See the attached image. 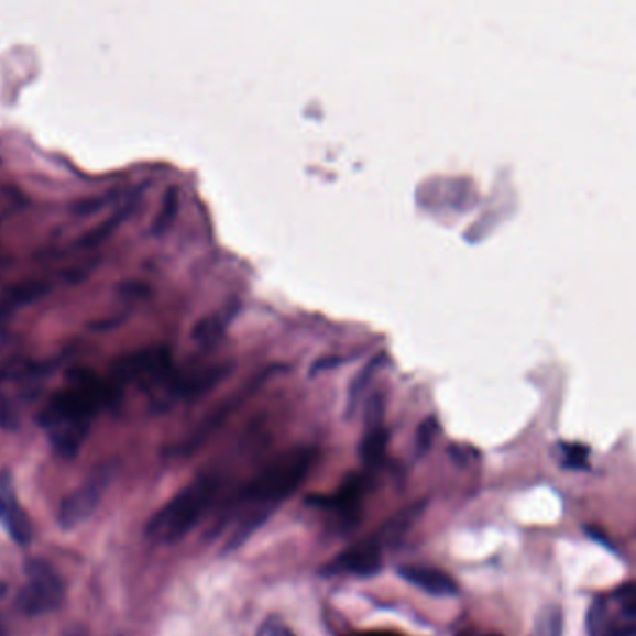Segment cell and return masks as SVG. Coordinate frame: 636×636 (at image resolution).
<instances>
[{
    "label": "cell",
    "mask_w": 636,
    "mask_h": 636,
    "mask_svg": "<svg viewBox=\"0 0 636 636\" xmlns=\"http://www.w3.org/2000/svg\"><path fill=\"white\" fill-rule=\"evenodd\" d=\"M25 573V584L15 600L18 611L25 616H43L55 612L66 594L61 573L42 558L29 560Z\"/></svg>",
    "instance_id": "obj_4"
},
{
    "label": "cell",
    "mask_w": 636,
    "mask_h": 636,
    "mask_svg": "<svg viewBox=\"0 0 636 636\" xmlns=\"http://www.w3.org/2000/svg\"><path fill=\"white\" fill-rule=\"evenodd\" d=\"M117 476V465L114 463H101L96 467L85 482L72 491L58 509V523L64 530H74L92 517L103 501L105 493Z\"/></svg>",
    "instance_id": "obj_5"
},
{
    "label": "cell",
    "mask_w": 636,
    "mask_h": 636,
    "mask_svg": "<svg viewBox=\"0 0 636 636\" xmlns=\"http://www.w3.org/2000/svg\"><path fill=\"white\" fill-rule=\"evenodd\" d=\"M562 635V612L557 606H545L536 618L530 636H560Z\"/></svg>",
    "instance_id": "obj_12"
},
{
    "label": "cell",
    "mask_w": 636,
    "mask_h": 636,
    "mask_svg": "<svg viewBox=\"0 0 636 636\" xmlns=\"http://www.w3.org/2000/svg\"><path fill=\"white\" fill-rule=\"evenodd\" d=\"M458 636H501L496 633H459Z\"/></svg>",
    "instance_id": "obj_17"
},
{
    "label": "cell",
    "mask_w": 636,
    "mask_h": 636,
    "mask_svg": "<svg viewBox=\"0 0 636 636\" xmlns=\"http://www.w3.org/2000/svg\"><path fill=\"white\" fill-rule=\"evenodd\" d=\"M435 431H437V424H435L434 418H429L423 424V428L418 431V441H416V447H418V452H426L429 445H431V439H434Z\"/></svg>",
    "instance_id": "obj_15"
},
{
    "label": "cell",
    "mask_w": 636,
    "mask_h": 636,
    "mask_svg": "<svg viewBox=\"0 0 636 636\" xmlns=\"http://www.w3.org/2000/svg\"><path fill=\"white\" fill-rule=\"evenodd\" d=\"M386 447H388V434L381 426H372L364 437H362L361 459L366 465H380L385 458Z\"/></svg>",
    "instance_id": "obj_11"
},
{
    "label": "cell",
    "mask_w": 636,
    "mask_h": 636,
    "mask_svg": "<svg viewBox=\"0 0 636 636\" xmlns=\"http://www.w3.org/2000/svg\"><path fill=\"white\" fill-rule=\"evenodd\" d=\"M68 636H86L85 633H72V635Z\"/></svg>",
    "instance_id": "obj_19"
},
{
    "label": "cell",
    "mask_w": 636,
    "mask_h": 636,
    "mask_svg": "<svg viewBox=\"0 0 636 636\" xmlns=\"http://www.w3.org/2000/svg\"><path fill=\"white\" fill-rule=\"evenodd\" d=\"M357 636H404V635H399V633H391V630H370V633H361V635Z\"/></svg>",
    "instance_id": "obj_16"
},
{
    "label": "cell",
    "mask_w": 636,
    "mask_h": 636,
    "mask_svg": "<svg viewBox=\"0 0 636 636\" xmlns=\"http://www.w3.org/2000/svg\"><path fill=\"white\" fill-rule=\"evenodd\" d=\"M560 453H562L563 467H568V469H586L590 450L584 445L563 442V445H560Z\"/></svg>",
    "instance_id": "obj_13"
},
{
    "label": "cell",
    "mask_w": 636,
    "mask_h": 636,
    "mask_svg": "<svg viewBox=\"0 0 636 636\" xmlns=\"http://www.w3.org/2000/svg\"><path fill=\"white\" fill-rule=\"evenodd\" d=\"M4 590H7V588H4V584H0V595L4 594Z\"/></svg>",
    "instance_id": "obj_18"
},
{
    "label": "cell",
    "mask_w": 636,
    "mask_h": 636,
    "mask_svg": "<svg viewBox=\"0 0 636 636\" xmlns=\"http://www.w3.org/2000/svg\"><path fill=\"white\" fill-rule=\"evenodd\" d=\"M614 605L618 611H612L606 600H595L588 611V635L590 636H635L636 597L633 584H625L614 595Z\"/></svg>",
    "instance_id": "obj_6"
},
{
    "label": "cell",
    "mask_w": 636,
    "mask_h": 636,
    "mask_svg": "<svg viewBox=\"0 0 636 636\" xmlns=\"http://www.w3.org/2000/svg\"><path fill=\"white\" fill-rule=\"evenodd\" d=\"M0 636H2V629H0Z\"/></svg>",
    "instance_id": "obj_20"
},
{
    "label": "cell",
    "mask_w": 636,
    "mask_h": 636,
    "mask_svg": "<svg viewBox=\"0 0 636 636\" xmlns=\"http://www.w3.org/2000/svg\"><path fill=\"white\" fill-rule=\"evenodd\" d=\"M366 485V478L353 474L335 495L310 496L308 502L319 508L331 509L340 519L353 523L359 517V506Z\"/></svg>",
    "instance_id": "obj_9"
},
{
    "label": "cell",
    "mask_w": 636,
    "mask_h": 636,
    "mask_svg": "<svg viewBox=\"0 0 636 636\" xmlns=\"http://www.w3.org/2000/svg\"><path fill=\"white\" fill-rule=\"evenodd\" d=\"M0 526L7 530L8 536L18 545L31 544L32 523L21 506L10 472H0Z\"/></svg>",
    "instance_id": "obj_7"
},
{
    "label": "cell",
    "mask_w": 636,
    "mask_h": 636,
    "mask_svg": "<svg viewBox=\"0 0 636 636\" xmlns=\"http://www.w3.org/2000/svg\"><path fill=\"white\" fill-rule=\"evenodd\" d=\"M256 636H295L289 629L288 625L284 624L281 618H270L265 619L260 629H257Z\"/></svg>",
    "instance_id": "obj_14"
},
{
    "label": "cell",
    "mask_w": 636,
    "mask_h": 636,
    "mask_svg": "<svg viewBox=\"0 0 636 636\" xmlns=\"http://www.w3.org/2000/svg\"><path fill=\"white\" fill-rule=\"evenodd\" d=\"M316 461V452L312 448H294L289 452L282 453L270 467H265L241 495L243 502H256V504H270V502L284 501L292 495L306 474L312 469Z\"/></svg>",
    "instance_id": "obj_3"
},
{
    "label": "cell",
    "mask_w": 636,
    "mask_h": 636,
    "mask_svg": "<svg viewBox=\"0 0 636 636\" xmlns=\"http://www.w3.org/2000/svg\"><path fill=\"white\" fill-rule=\"evenodd\" d=\"M398 575L413 586L420 588L423 592L437 597H450L458 594V584L452 577L441 571V569L429 568V566H402Z\"/></svg>",
    "instance_id": "obj_10"
},
{
    "label": "cell",
    "mask_w": 636,
    "mask_h": 636,
    "mask_svg": "<svg viewBox=\"0 0 636 636\" xmlns=\"http://www.w3.org/2000/svg\"><path fill=\"white\" fill-rule=\"evenodd\" d=\"M117 399V385L94 372H75L40 415V424L62 458H74L85 445L96 416Z\"/></svg>",
    "instance_id": "obj_1"
},
{
    "label": "cell",
    "mask_w": 636,
    "mask_h": 636,
    "mask_svg": "<svg viewBox=\"0 0 636 636\" xmlns=\"http://www.w3.org/2000/svg\"><path fill=\"white\" fill-rule=\"evenodd\" d=\"M381 566H383L381 544L366 541V544L355 545L353 549L338 555L327 571L355 577H374L375 573H380Z\"/></svg>",
    "instance_id": "obj_8"
},
{
    "label": "cell",
    "mask_w": 636,
    "mask_h": 636,
    "mask_svg": "<svg viewBox=\"0 0 636 636\" xmlns=\"http://www.w3.org/2000/svg\"><path fill=\"white\" fill-rule=\"evenodd\" d=\"M219 484L213 476L196 478L185 485L178 495L172 496L165 506L153 515L147 525V538L153 544L176 545L189 536L204 515L208 512Z\"/></svg>",
    "instance_id": "obj_2"
}]
</instances>
